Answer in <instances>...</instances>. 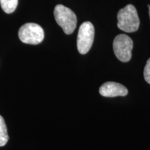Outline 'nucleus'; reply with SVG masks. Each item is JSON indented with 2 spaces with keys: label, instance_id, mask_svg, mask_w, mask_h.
I'll return each instance as SVG.
<instances>
[{
  "label": "nucleus",
  "instance_id": "f257e3e1",
  "mask_svg": "<svg viewBox=\"0 0 150 150\" xmlns=\"http://www.w3.org/2000/svg\"><path fill=\"white\" fill-rule=\"evenodd\" d=\"M117 27L127 33L138 31L140 20L136 8L132 4H128L118 11Z\"/></svg>",
  "mask_w": 150,
  "mask_h": 150
},
{
  "label": "nucleus",
  "instance_id": "f03ea898",
  "mask_svg": "<svg viewBox=\"0 0 150 150\" xmlns=\"http://www.w3.org/2000/svg\"><path fill=\"white\" fill-rule=\"evenodd\" d=\"M54 14L56 22L63 29L65 34L70 35L74 32L76 27L77 19L71 9L61 4L56 5Z\"/></svg>",
  "mask_w": 150,
  "mask_h": 150
},
{
  "label": "nucleus",
  "instance_id": "7ed1b4c3",
  "mask_svg": "<svg viewBox=\"0 0 150 150\" xmlns=\"http://www.w3.org/2000/svg\"><path fill=\"white\" fill-rule=\"evenodd\" d=\"M18 35L22 42L29 45H38L42 42L44 31L38 24L27 23L20 27Z\"/></svg>",
  "mask_w": 150,
  "mask_h": 150
},
{
  "label": "nucleus",
  "instance_id": "20e7f679",
  "mask_svg": "<svg viewBox=\"0 0 150 150\" xmlns=\"http://www.w3.org/2000/svg\"><path fill=\"white\" fill-rule=\"evenodd\" d=\"M95 37V28L90 22H83L80 26L77 36V49L80 54H86L93 45Z\"/></svg>",
  "mask_w": 150,
  "mask_h": 150
},
{
  "label": "nucleus",
  "instance_id": "39448f33",
  "mask_svg": "<svg viewBox=\"0 0 150 150\" xmlns=\"http://www.w3.org/2000/svg\"><path fill=\"white\" fill-rule=\"evenodd\" d=\"M134 42L127 35L120 34L115 38L113 41V50L116 57L122 62H128L131 59Z\"/></svg>",
  "mask_w": 150,
  "mask_h": 150
},
{
  "label": "nucleus",
  "instance_id": "423d86ee",
  "mask_svg": "<svg viewBox=\"0 0 150 150\" xmlns=\"http://www.w3.org/2000/svg\"><path fill=\"white\" fill-rule=\"evenodd\" d=\"M99 93L103 97H115L126 96L128 90L125 86L116 82H106L99 88Z\"/></svg>",
  "mask_w": 150,
  "mask_h": 150
},
{
  "label": "nucleus",
  "instance_id": "0eeeda50",
  "mask_svg": "<svg viewBox=\"0 0 150 150\" xmlns=\"http://www.w3.org/2000/svg\"><path fill=\"white\" fill-rule=\"evenodd\" d=\"M18 0H0L1 8L6 13H12L17 8Z\"/></svg>",
  "mask_w": 150,
  "mask_h": 150
},
{
  "label": "nucleus",
  "instance_id": "6e6552de",
  "mask_svg": "<svg viewBox=\"0 0 150 150\" xmlns=\"http://www.w3.org/2000/svg\"><path fill=\"white\" fill-rule=\"evenodd\" d=\"M8 138L7 127L5 121L2 116L0 115V147L6 145V144L8 142Z\"/></svg>",
  "mask_w": 150,
  "mask_h": 150
},
{
  "label": "nucleus",
  "instance_id": "1a4fd4ad",
  "mask_svg": "<svg viewBox=\"0 0 150 150\" xmlns=\"http://www.w3.org/2000/svg\"><path fill=\"white\" fill-rule=\"evenodd\" d=\"M144 78L146 81L150 84V59L147 60L144 69Z\"/></svg>",
  "mask_w": 150,
  "mask_h": 150
},
{
  "label": "nucleus",
  "instance_id": "9d476101",
  "mask_svg": "<svg viewBox=\"0 0 150 150\" xmlns=\"http://www.w3.org/2000/svg\"><path fill=\"white\" fill-rule=\"evenodd\" d=\"M148 8H149V18H150V5H148Z\"/></svg>",
  "mask_w": 150,
  "mask_h": 150
}]
</instances>
